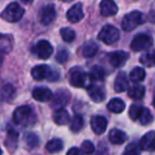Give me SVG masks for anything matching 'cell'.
Segmentation results:
<instances>
[{"label":"cell","mask_w":155,"mask_h":155,"mask_svg":"<svg viewBox=\"0 0 155 155\" xmlns=\"http://www.w3.org/2000/svg\"><path fill=\"white\" fill-rule=\"evenodd\" d=\"M13 121L21 127H29L36 122V116L29 105H21L14 110Z\"/></svg>","instance_id":"obj_1"},{"label":"cell","mask_w":155,"mask_h":155,"mask_svg":"<svg viewBox=\"0 0 155 155\" xmlns=\"http://www.w3.org/2000/svg\"><path fill=\"white\" fill-rule=\"evenodd\" d=\"M69 82L73 87H86L93 85V79L89 73H85L79 67H73L69 71Z\"/></svg>","instance_id":"obj_2"},{"label":"cell","mask_w":155,"mask_h":155,"mask_svg":"<svg viewBox=\"0 0 155 155\" xmlns=\"http://www.w3.org/2000/svg\"><path fill=\"white\" fill-rule=\"evenodd\" d=\"M31 74H32L33 79L36 81H56L60 78L58 71L53 70L48 65H37V66L33 67L31 70Z\"/></svg>","instance_id":"obj_3"},{"label":"cell","mask_w":155,"mask_h":155,"mask_svg":"<svg viewBox=\"0 0 155 155\" xmlns=\"http://www.w3.org/2000/svg\"><path fill=\"white\" fill-rule=\"evenodd\" d=\"M25 10L19 3L12 2L1 13V17L9 22H17L22 18Z\"/></svg>","instance_id":"obj_4"},{"label":"cell","mask_w":155,"mask_h":155,"mask_svg":"<svg viewBox=\"0 0 155 155\" xmlns=\"http://www.w3.org/2000/svg\"><path fill=\"white\" fill-rule=\"evenodd\" d=\"M144 22V16L141 12L133 11L131 13L127 14L123 17L122 22H121V27L124 31L130 32V31L134 30L136 27Z\"/></svg>","instance_id":"obj_5"},{"label":"cell","mask_w":155,"mask_h":155,"mask_svg":"<svg viewBox=\"0 0 155 155\" xmlns=\"http://www.w3.org/2000/svg\"><path fill=\"white\" fill-rule=\"evenodd\" d=\"M120 38V32L116 27L112 25H106L101 29V31L98 34V39L103 41L106 45H112L116 43Z\"/></svg>","instance_id":"obj_6"},{"label":"cell","mask_w":155,"mask_h":155,"mask_svg":"<svg viewBox=\"0 0 155 155\" xmlns=\"http://www.w3.org/2000/svg\"><path fill=\"white\" fill-rule=\"evenodd\" d=\"M153 46V39L147 34H138L133 38L131 43V49L135 52L150 49Z\"/></svg>","instance_id":"obj_7"},{"label":"cell","mask_w":155,"mask_h":155,"mask_svg":"<svg viewBox=\"0 0 155 155\" xmlns=\"http://www.w3.org/2000/svg\"><path fill=\"white\" fill-rule=\"evenodd\" d=\"M69 100H70V93L66 89H60L53 95L51 100V108L55 112L63 110L64 106L68 104Z\"/></svg>","instance_id":"obj_8"},{"label":"cell","mask_w":155,"mask_h":155,"mask_svg":"<svg viewBox=\"0 0 155 155\" xmlns=\"http://www.w3.org/2000/svg\"><path fill=\"white\" fill-rule=\"evenodd\" d=\"M33 53L36 54L39 58L41 60H47L51 56L52 52H53V47L52 45L46 39L39 41L36 45L33 47Z\"/></svg>","instance_id":"obj_9"},{"label":"cell","mask_w":155,"mask_h":155,"mask_svg":"<svg viewBox=\"0 0 155 155\" xmlns=\"http://www.w3.org/2000/svg\"><path fill=\"white\" fill-rule=\"evenodd\" d=\"M56 17L55 9L53 5H47L39 12V21L44 26H49L54 21Z\"/></svg>","instance_id":"obj_10"},{"label":"cell","mask_w":155,"mask_h":155,"mask_svg":"<svg viewBox=\"0 0 155 155\" xmlns=\"http://www.w3.org/2000/svg\"><path fill=\"white\" fill-rule=\"evenodd\" d=\"M108 58H110V63L113 67H122L125 64V62L129 58V53L122 50H118V51H114L112 53L108 54Z\"/></svg>","instance_id":"obj_11"},{"label":"cell","mask_w":155,"mask_h":155,"mask_svg":"<svg viewBox=\"0 0 155 155\" xmlns=\"http://www.w3.org/2000/svg\"><path fill=\"white\" fill-rule=\"evenodd\" d=\"M83 17H84V12H83L81 3H77V5H72L67 12V18L72 24L79 22L80 20L83 19Z\"/></svg>","instance_id":"obj_12"},{"label":"cell","mask_w":155,"mask_h":155,"mask_svg":"<svg viewBox=\"0 0 155 155\" xmlns=\"http://www.w3.org/2000/svg\"><path fill=\"white\" fill-rule=\"evenodd\" d=\"M139 148L143 151H154L155 150V132H148L139 141Z\"/></svg>","instance_id":"obj_13"},{"label":"cell","mask_w":155,"mask_h":155,"mask_svg":"<svg viewBox=\"0 0 155 155\" xmlns=\"http://www.w3.org/2000/svg\"><path fill=\"white\" fill-rule=\"evenodd\" d=\"M32 96L36 101L39 102H48L53 98L52 91L47 87H36L33 89Z\"/></svg>","instance_id":"obj_14"},{"label":"cell","mask_w":155,"mask_h":155,"mask_svg":"<svg viewBox=\"0 0 155 155\" xmlns=\"http://www.w3.org/2000/svg\"><path fill=\"white\" fill-rule=\"evenodd\" d=\"M91 125L93 131L95 132L97 135H101L106 131L107 127V120L104 118L103 116H95L91 118Z\"/></svg>","instance_id":"obj_15"},{"label":"cell","mask_w":155,"mask_h":155,"mask_svg":"<svg viewBox=\"0 0 155 155\" xmlns=\"http://www.w3.org/2000/svg\"><path fill=\"white\" fill-rule=\"evenodd\" d=\"M129 87V80H127V77L125 74V72L121 71L117 74L116 79H115L114 83V89L116 93H122L125 91Z\"/></svg>","instance_id":"obj_16"},{"label":"cell","mask_w":155,"mask_h":155,"mask_svg":"<svg viewBox=\"0 0 155 155\" xmlns=\"http://www.w3.org/2000/svg\"><path fill=\"white\" fill-rule=\"evenodd\" d=\"M117 5L112 0H103L100 3V13L102 14V16H113L117 14Z\"/></svg>","instance_id":"obj_17"},{"label":"cell","mask_w":155,"mask_h":155,"mask_svg":"<svg viewBox=\"0 0 155 155\" xmlns=\"http://www.w3.org/2000/svg\"><path fill=\"white\" fill-rule=\"evenodd\" d=\"M87 91H88V96L91 97V99L95 102H101L105 98V91H104L103 87L100 85L93 84L87 89Z\"/></svg>","instance_id":"obj_18"},{"label":"cell","mask_w":155,"mask_h":155,"mask_svg":"<svg viewBox=\"0 0 155 155\" xmlns=\"http://www.w3.org/2000/svg\"><path fill=\"white\" fill-rule=\"evenodd\" d=\"M108 139L113 144H122L127 141V136L123 131L118 129H113L110 130V134H108Z\"/></svg>","instance_id":"obj_19"},{"label":"cell","mask_w":155,"mask_h":155,"mask_svg":"<svg viewBox=\"0 0 155 155\" xmlns=\"http://www.w3.org/2000/svg\"><path fill=\"white\" fill-rule=\"evenodd\" d=\"M17 142H18V132L10 127V129L8 130L7 139H5V147L8 148V150H10L11 152H14L15 149L17 148Z\"/></svg>","instance_id":"obj_20"},{"label":"cell","mask_w":155,"mask_h":155,"mask_svg":"<svg viewBox=\"0 0 155 155\" xmlns=\"http://www.w3.org/2000/svg\"><path fill=\"white\" fill-rule=\"evenodd\" d=\"M99 47L95 41H87L81 48V53L84 58H93L98 53Z\"/></svg>","instance_id":"obj_21"},{"label":"cell","mask_w":155,"mask_h":155,"mask_svg":"<svg viewBox=\"0 0 155 155\" xmlns=\"http://www.w3.org/2000/svg\"><path fill=\"white\" fill-rule=\"evenodd\" d=\"M144 93H146V88L143 85L140 84H135L133 86H131L127 91V95L130 98L134 100H140L144 97Z\"/></svg>","instance_id":"obj_22"},{"label":"cell","mask_w":155,"mask_h":155,"mask_svg":"<svg viewBox=\"0 0 155 155\" xmlns=\"http://www.w3.org/2000/svg\"><path fill=\"white\" fill-rule=\"evenodd\" d=\"M124 102L121 99H119V98H114L107 103V110L110 112L114 113V114H120V113H122L124 110Z\"/></svg>","instance_id":"obj_23"},{"label":"cell","mask_w":155,"mask_h":155,"mask_svg":"<svg viewBox=\"0 0 155 155\" xmlns=\"http://www.w3.org/2000/svg\"><path fill=\"white\" fill-rule=\"evenodd\" d=\"M16 91L12 84H5L1 89V99L5 102H11L15 98Z\"/></svg>","instance_id":"obj_24"},{"label":"cell","mask_w":155,"mask_h":155,"mask_svg":"<svg viewBox=\"0 0 155 155\" xmlns=\"http://www.w3.org/2000/svg\"><path fill=\"white\" fill-rule=\"evenodd\" d=\"M53 120H54V122L58 125L67 124V123L69 122V120H70V119H69L68 112H67L65 108L60 110H56V112H54V114H53Z\"/></svg>","instance_id":"obj_25"},{"label":"cell","mask_w":155,"mask_h":155,"mask_svg":"<svg viewBox=\"0 0 155 155\" xmlns=\"http://www.w3.org/2000/svg\"><path fill=\"white\" fill-rule=\"evenodd\" d=\"M63 149V141L58 138H53L46 144V150L49 153H56Z\"/></svg>","instance_id":"obj_26"},{"label":"cell","mask_w":155,"mask_h":155,"mask_svg":"<svg viewBox=\"0 0 155 155\" xmlns=\"http://www.w3.org/2000/svg\"><path fill=\"white\" fill-rule=\"evenodd\" d=\"M144 78H146V71L141 67H136L130 73V79L135 83L143 81Z\"/></svg>","instance_id":"obj_27"},{"label":"cell","mask_w":155,"mask_h":155,"mask_svg":"<svg viewBox=\"0 0 155 155\" xmlns=\"http://www.w3.org/2000/svg\"><path fill=\"white\" fill-rule=\"evenodd\" d=\"M139 62L146 67L155 66V51L147 52V53L142 54L139 58Z\"/></svg>","instance_id":"obj_28"},{"label":"cell","mask_w":155,"mask_h":155,"mask_svg":"<svg viewBox=\"0 0 155 155\" xmlns=\"http://www.w3.org/2000/svg\"><path fill=\"white\" fill-rule=\"evenodd\" d=\"M83 125H84V121H83L82 116L75 115L70 120V131L73 132V133H78L82 130Z\"/></svg>","instance_id":"obj_29"},{"label":"cell","mask_w":155,"mask_h":155,"mask_svg":"<svg viewBox=\"0 0 155 155\" xmlns=\"http://www.w3.org/2000/svg\"><path fill=\"white\" fill-rule=\"evenodd\" d=\"M25 141L27 143V147L28 149L32 150V149H35L38 147L39 144V138L36 134L34 133H28L26 134V137H25Z\"/></svg>","instance_id":"obj_30"},{"label":"cell","mask_w":155,"mask_h":155,"mask_svg":"<svg viewBox=\"0 0 155 155\" xmlns=\"http://www.w3.org/2000/svg\"><path fill=\"white\" fill-rule=\"evenodd\" d=\"M12 47H13V44H12L11 37L3 34L0 39V50L2 51V53H9L12 50Z\"/></svg>","instance_id":"obj_31"},{"label":"cell","mask_w":155,"mask_h":155,"mask_svg":"<svg viewBox=\"0 0 155 155\" xmlns=\"http://www.w3.org/2000/svg\"><path fill=\"white\" fill-rule=\"evenodd\" d=\"M89 74H91V79L93 80H102L104 77H105V70H104L103 67L101 66H94L93 68L91 69V72H89Z\"/></svg>","instance_id":"obj_32"},{"label":"cell","mask_w":155,"mask_h":155,"mask_svg":"<svg viewBox=\"0 0 155 155\" xmlns=\"http://www.w3.org/2000/svg\"><path fill=\"white\" fill-rule=\"evenodd\" d=\"M61 36L66 43H71L75 38V32L71 28H63L61 29Z\"/></svg>","instance_id":"obj_33"},{"label":"cell","mask_w":155,"mask_h":155,"mask_svg":"<svg viewBox=\"0 0 155 155\" xmlns=\"http://www.w3.org/2000/svg\"><path fill=\"white\" fill-rule=\"evenodd\" d=\"M142 110H143V107H142V106L136 105V104L131 105V107H130V112H129L130 118H131L132 120H139L140 115H141Z\"/></svg>","instance_id":"obj_34"},{"label":"cell","mask_w":155,"mask_h":155,"mask_svg":"<svg viewBox=\"0 0 155 155\" xmlns=\"http://www.w3.org/2000/svg\"><path fill=\"white\" fill-rule=\"evenodd\" d=\"M152 121H153V116H152V114H151V112L148 108L143 107V110H142L141 115H140L139 122L141 123L142 125H148V124H150Z\"/></svg>","instance_id":"obj_35"},{"label":"cell","mask_w":155,"mask_h":155,"mask_svg":"<svg viewBox=\"0 0 155 155\" xmlns=\"http://www.w3.org/2000/svg\"><path fill=\"white\" fill-rule=\"evenodd\" d=\"M68 58H69V53L67 52V50H65V49L58 50V52L55 55L56 62L60 63V64H65V63L67 62V60H68Z\"/></svg>","instance_id":"obj_36"},{"label":"cell","mask_w":155,"mask_h":155,"mask_svg":"<svg viewBox=\"0 0 155 155\" xmlns=\"http://www.w3.org/2000/svg\"><path fill=\"white\" fill-rule=\"evenodd\" d=\"M122 155H140L139 149L136 143H131L125 148L124 152Z\"/></svg>","instance_id":"obj_37"},{"label":"cell","mask_w":155,"mask_h":155,"mask_svg":"<svg viewBox=\"0 0 155 155\" xmlns=\"http://www.w3.org/2000/svg\"><path fill=\"white\" fill-rule=\"evenodd\" d=\"M81 150L83 151L84 154H91V153L95 151V146H94L93 142L89 141V140H85V141H83Z\"/></svg>","instance_id":"obj_38"},{"label":"cell","mask_w":155,"mask_h":155,"mask_svg":"<svg viewBox=\"0 0 155 155\" xmlns=\"http://www.w3.org/2000/svg\"><path fill=\"white\" fill-rule=\"evenodd\" d=\"M66 155H84V153H83V151L81 150V149L73 147V148L69 149Z\"/></svg>","instance_id":"obj_39"},{"label":"cell","mask_w":155,"mask_h":155,"mask_svg":"<svg viewBox=\"0 0 155 155\" xmlns=\"http://www.w3.org/2000/svg\"><path fill=\"white\" fill-rule=\"evenodd\" d=\"M152 104H153V106H154V107H155V98H154V99H153V102H152Z\"/></svg>","instance_id":"obj_40"}]
</instances>
